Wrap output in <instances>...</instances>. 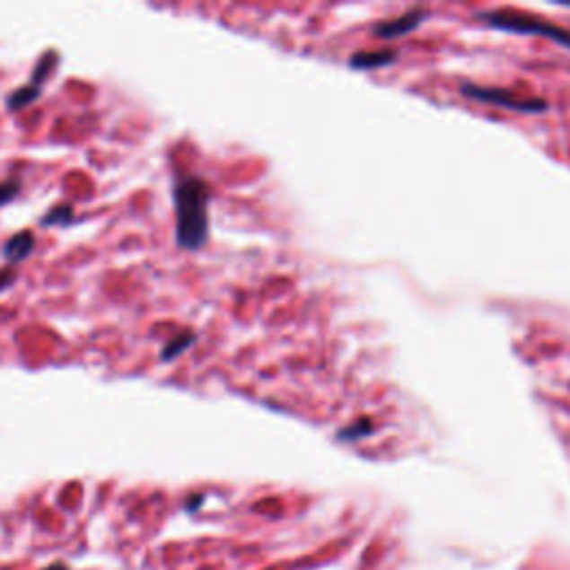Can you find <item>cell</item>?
<instances>
[{
  "label": "cell",
  "mask_w": 570,
  "mask_h": 570,
  "mask_svg": "<svg viewBox=\"0 0 570 570\" xmlns=\"http://www.w3.org/2000/svg\"><path fill=\"white\" fill-rule=\"evenodd\" d=\"M207 201L210 192L198 176H185L174 183L176 239L185 250H198L207 241Z\"/></svg>",
  "instance_id": "cell-1"
},
{
  "label": "cell",
  "mask_w": 570,
  "mask_h": 570,
  "mask_svg": "<svg viewBox=\"0 0 570 570\" xmlns=\"http://www.w3.org/2000/svg\"><path fill=\"white\" fill-rule=\"evenodd\" d=\"M479 21L490 27H497V30L514 31V34L544 36V39L553 40V43L564 45V48L570 49V31L562 30V27L550 25V22L539 21V18L517 16V13H511V12H486V13H479Z\"/></svg>",
  "instance_id": "cell-2"
},
{
  "label": "cell",
  "mask_w": 570,
  "mask_h": 570,
  "mask_svg": "<svg viewBox=\"0 0 570 570\" xmlns=\"http://www.w3.org/2000/svg\"><path fill=\"white\" fill-rule=\"evenodd\" d=\"M461 94L470 96V99L484 101V103H497L502 108L514 110V112L522 114H541L548 110V103L541 99H519V96L511 94L508 90H497V87H479L470 85V83H463Z\"/></svg>",
  "instance_id": "cell-3"
},
{
  "label": "cell",
  "mask_w": 570,
  "mask_h": 570,
  "mask_svg": "<svg viewBox=\"0 0 570 570\" xmlns=\"http://www.w3.org/2000/svg\"><path fill=\"white\" fill-rule=\"evenodd\" d=\"M424 9H412V12L403 13V16L395 18V21L379 22V25L374 27V36H379V39H399V36H406L410 34L412 30H417V27L424 22Z\"/></svg>",
  "instance_id": "cell-4"
},
{
  "label": "cell",
  "mask_w": 570,
  "mask_h": 570,
  "mask_svg": "<svg viewBox=\"0 0 570 570\" xmlns=\"http://www.w3.org/2000/svg\"><path fill=\"white\" fill-rule=\"evenodd\" d=\"M397 60V54L392 49H386V52H359L352 57V67H361V69H374V67H386V65H392Z\"/></svg>",
  "instance_id": "cell-5"
},
{
  "label": "cell",
  "mask_w": 570,
  "mask_h": 570,
  "mask_svg": "<svg viewBox=\"0 0 570 570\" xmlns=\"http://www.w3.org/2000/svg\"><path fill=\"white\" fill-rule=\"evenodd\" d=\"M31 248H34V236H31L30 232H21V234L13 236V239L4 245V257H7L9 261H21V259H25L27 254H30Z\"/></svg>",
  "instance_id": "cell-6"
},
{
  "label": "cell",
  "mask_w": 570,
  "mask_h": 570,
  "mask_svg": "<svg viewBox=\"0 0 570 570\" xmlns=\"http://www.w3.org/2000/svg\"><path fill=\"white\" fill-rule=\"evenodd\" d=\"M192 343H194V335H192V332H185V335L176 337V339L171 341L170 346L163 350V359H165V361L174 359V356H179L180 352H183L185 347L192 346Z\"/></svg>",
  "instance_id": "cell-7"
},
{
  "label": "cell",
  "mask_w": 570,
  "mask_h": 570,
  "mask_svg": "<svg viewBox=\"0 0 570 570\" xmlns=\"http://www.w3.org/2000/svg\"><path fill=\"white\" fill-rule=\"evenodd\" d=\"M36 94H39V85L30 83V85L22 87V90H18L16 94H13L12 99H9V108H22V105L30 103V101L34 99Z\"/></svg>",
  "instance_id": "cell-8"
},
{
  "label": "cell",
  "mask_w": 570,
  "mask_h": 570,
  "mask_svg": "<svg viewBox=\"0 0 570 570\" xmlns=\"http://www.w3.org/2000/svg\"><path fill=\"white\" fill-rule=\"evenodd\" d=\"M58 221H63V224L72 221V207H67V206L57 207V210L49 212V216L45 219V224H58Z\"/></svg>",
  "instance_id": "cell-9"
},
{
  "label": "cell",
  "mask_w": 570,
  "mask_h": 570,
  "mask_svg": "<svg viewBox=\"0 0 570 570\" xmlns=\"http://www.w3.org/2000/svg\"><path fill=\"white\" fill-rule=\"evenodd\" d=\"M364 434H368V424H365V421H361V424H356V425H352V428L343 430L339 437L341 439H356V437H364Z\"/></svg>",
  "instance_id": "cell-10"
},
{
  "label": "cell",
  "mask_w": 570,
  "mask_h": 570,
  "mask_svg": "<svg viewBox=\"0 0 570 570\" xmlns=\"http://www.w3.org/2000/svg\"><path fill=\"white\" fill-rule=\"evenodd\" d=\"M16 192H18V183H13V180H9V183H0V206L12 201Z\"/></svg>",
  "instance_id": "cell-11"
},
{
  "label": "cell",
  "mask_w": 570,
  "mask_h": 570,
  "mask_svg": "<svg viewBox=\"0 0 570 570\" xmlns=\"http://www.w3.org/2000/svg\"><path fill=\"white\" fill-rule=\"evenodd\" d=\"M12 279H13V272L12 270L3 272V275H0V287H4L3 284H7V281H12Z\"/></svg>",
  "instance_id": "cell-12"
},
{
  "label": "cell",
  "mask_w": 570,
  "mask_h": 570,
  "mask_svg": "<svg viewBox=\"0 0 570 570\" xmlns=\"http://www.w3.org/2000/svg\"><path fill=\"white\" fill-rule=\"evenodd\" d=\"M45 570H69V568L65 566V564H54V566H49V568H45Z\"/></svg>",
  "instance_id": "cell-13"
}]
</instances>
